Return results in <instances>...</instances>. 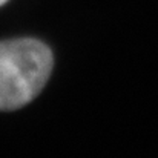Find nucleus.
Listing matches in <instances>:
<instances>
[{"label":"nucleus","instance_id":"obj_1","mask_svg":"<svg viewBox=\"0 0 158 158\" xmlns=\"http://www.w3.org/2000/svg\"><path fill=\"white\" fill-rule=\"evenodd\" d=\"M52 66V52L40 40L0 42V110L31 103L45 88Z\"/></svg>","mask_w":158,"mask_h":158},{"label":"nucleus","instance_id":"obj_2","mask_svg":"<svg viewBox=\"0 0 158 158\" xmlns=\"http://www.w3.org/2000/svg\"><path fill=\"white\" fill-rule=\"evenodd\" d=\"M6 2H8V0H0V6H3V5H5Z\"/></svg>","mask_w":158,"mask_h":158}]
</instances>
